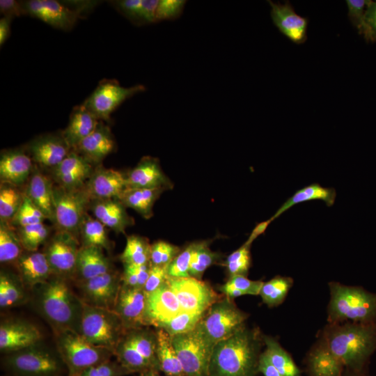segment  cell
<instances>
[{"label": "cell", "mask_w": 376, "mask_h": 376, "mask_svg": "<svg viewBox=\"0 0 376 376\" xmlns=\"http://www.w3.org/2000/svg\"><path fill=\"white\" fill-rule=\"evenodd\" d=\"M347 376H368L366 373L363 371L356 372L350 370V373Z\"/></svg>", "instance_id": "obj_64"}, {"label": "cell", "mask_w": 376, "mask_h": 376, "mask_svg": "<svg viewBox=\"0 0 376 376\" xmlns=\"http://www.w3.org/2000/svg\"><path fill=\"white\" fill-rule=\"evenodd\" d=\"M126 329L113 311L84 302L79 334L91 344L113 352Z\"/></svg>", "instance_id": "obj_7"}, {"label": "cell", "mask_w": 376, "mask_h": 376, "mask_svg": "<svg viewBox=\"0 0 376 376\" xmlns=\"http://www.w3.org/2000/svg\"><path fill=\"white\" fill-rule=\"evenodd\" d=\"M268 3L272 22L279 31L295 44L304 43L307 39L308 19L298 15L289 1Z\"/></svg>", "instance_id": "obj_21"}, {"label": "cell", "mask_w": 376, "mask_h": 376, "mask_svg": "<svg viewBox=\"0 0 376 376\" xmlns=\"http://www.w3.org/2000/svg\"><path fill=\"white\" fill-rule=\"evenodd\" d=\"M110 260L103 249L96 246H80L75 274L79 281L87 280L113 271Z\"/></svg>", "instance_id": "obj_28"}, {"label": "cell", "mask_w": 376, "mask_h": 376, "mask_svg": "<svg viewBox=\"0 0 376 376\" xmlns=\"http://www.w3.org/2000/svg\"><path fill=\"white\" fill-rule=\"evenodd\" d=\"M182 312L180 302L167 281L147 295L146 320L148 326L158 328Z\"/></svg>", "instance_id": "obj_19"}, {"label": "cell", "mask_w": 376, "mask_h": 376, "mask_svg": "<svg viewBox=\"0 0 376 376\" xmlns=\"http://www.w3.org/2000/svg\"><path fill=\"white\" fill-rule=\"evenodd\" d=\"M125 207L118 198L93 199L89 206L95 219L117 233H125L134 222Z\"/></svg>", "instance_id": "obj_26"}, {"label": "cell", "mask_w": 376, "mask_h": 376, "mask_svg": "<svg viewBox=\"0 0 376 376\" xmlns=\"http://www.w3.org/2000/svg\"><path fill=\"white\" fill-rule=\"evenodd\" d=\"M139 376H162L159 375V371L155 370H150L139 374Z\"/></svg>", "instance_id": "obj_63"}, {"label": "cell", "mask_w": 376, "mask_h": 376, "mask_svg": "<svg viewBox=\"0 0 376 376\" xmlns=\"http://www.w3.org/2000/svg\"><path fill=\"white\" fill-rule=\"evenodd\" d=\"M311 376H342V362L320 340L308 357Z\"/></svg>", "instance_id": "obj_31"}, {"label": "cell", "mask_w": 376, "mask_h": 376, "mask_svg": "<svg viewBox=\"0 0 376 376\" xmlns=\"http://www.w3.org/2000/svg\"><path fill=\"white\" fill-rule=\"evenodd\" d=\"M127 187L130 188L171 189V180L163 172L159 161L144 157L127 175Z\"/></svg>", "instance_id": "obj_23"}, {"label": "cell", "mask_w": 376, "mask_h": 376, "mask_svg": "<svg viewBox=\"0 0 376 376\" xmlns=\"http://www.w3.org/2000/svg\"><path fill=\"white\" fill-rule=\"evenodd\" d=\"M336 196L335 189L324 187L318 183H313L298 189L288 198L269 219L272 221L295 205L313 200L323 201L330 207L334 204Z\"/></svg>", "instance_id": "obj_33"}, {"label": "cell", "mask_w": 376, "mask_h": 376, "mask_svg": "<svg viewBox=\"0 0 376 376\" xmlns=\"http://www.w3.org/2000/svg\"><path fill=\"white\" fill-rule=\"evenodd\" d=\"M180 249L165 241H157L150 246V263L152 265L167 267L180 253Z\"/></svg>", "instance_id": "obj_51"}, {"label": "cell", "mask_w": 376, "mask_h": 376, "mask_svg": "<svg viewBox=\"0 0 376 376\" xmlns=\"http://www.w3.org/2000/svg\"><path fill=\"white\" fill-rule=\"evenodd\" d=\"M167 282L176 295L183 312L205 313L224 295L217 294L207 283L193 278H169Z\"/></svg>", "instance_id": "obj_13"}, {"label": "cell", "mask_w": 376, "mask_h": 376, "mask_svg": "<svg viewBox=\"0 0 376 376\" xmlns=\"http://www.w3.org/2000/svg\"><path fill=\"white\" fill-rule=\"evenodd\" d=\"M113 4L127 18L137 24L141 0L114 1Z\"/></svg>", "instance_id": "obj_56"}, {"label": "cell", "mask_w": 376, "mask_h": 376, "mask_svg": "<svg viewBox=\"0 0 376 376\" xmlns=\"http://www.w3.org/2000/svg\"><path fill=\"white\" fill-rule=\"evenodd\" d=\"M195 246V242L187 246L180 251L172 262L166 267V273L169 278L189 277L190 261Z\"/></svg>", "instance_id": "obj_52"}, {"label": "cell", "mask_w": 376, "mask_h": 376, "mask_svg": "<svg viewBox=\"0 0 376 376\" xmlns=\"http://www.w3.org/2000/svg\"><path fill=\"white\" fill-rule=\"evenodd\" d=\"M84 302L113 310L121 285V276L114 270L84 281H78Z\"/></svg>", "instance_id": "obj_15"}, {"label": "cell", "mask_w": 376, "mask_h": 376, "mask_svg": "<svg viewBox=\"0 0 376 376\" xmlns=\"http://www.w3.org/2000/svg\"><path fill=\"white\" fill-rule=\"evenodd\" d=\"M23 246L18 235L8 225L0 223V262L9 263L17 261L23 253Z\"/></svg>", "instance_id": "obj_43"}, {"label": "cell", "mask_w": 376, "mask_h": 376, "mask_svg": "<svg viewBox=\"0 0 376 376\" xmlns=\"http://www.w3.org/2000/svg\"><path fill=\"white\" fill-rule=\"evenodd\" d=\"M25 149L33 162L41 167L53 170L71 151L70 147L59 134H47L31 140Z\"/></svg>", "instance_id": "obj_16"}, {"label": "cell", "mask_w": 376, "mask_h": 376, "mask_svg": "<svg viewBox=\"0 0 376 376\" xmlns=\"http://www.w3.org/2000/svg\"><path fill=\"white\" fill-rule=\"evenodd\" d=\"M292 284V278L276 276L267 282H263L259 295L263 303L268 306H277L283 303Z\"/></svg>", "instance_id": "obj_42"}, {"label": "cell", "mask_w": 376, "mask_h": 376, "mask_svg": "<svg viewBox=\"0 0 376 376\" xmlns=\"http://www.w3.org/2000/svg\"><path fill=\"white\" fill-rule=\"evenodd\" d=\"M24 194H22L17 187L1 182L0 188V219L1 221L10 222L19 209Z\"/></svg>", "instance_id": "obj_45"}, {"label": "cell", "mask_w": 376, "mask_h": 376, "mask_svg": "<svg viewBox=\"0 0 376 376\" xmlns=\"http://www.w3.org/2000/svg\"><path fill=\"white\" fill-rule=\"evenodd\" d=\"M113 355L130 373H139L140 374L150 370H155L152 365L133 347L123 336L116 347Z\"/></svg>", "instance_id": "obj_39"}, {"label": "cell", "mask_w": 376, "mask_h": 376, "mask_svg": "<svg viewBox=\"0 0 376 376\" xmlns=\"http://www.w3.org/2000/svg\"><path fill=\"white\" fill-rule=\"evenodd\" d=\"M116 148V142L108 125L100 120L96 129L74 149L93 164L100 163Z\"/></svg>", "instance_id": "obj_25"}, {"label": "cell", "mask_w": 376, "mask_h": 376, "mask_svg": "<svg viewBox=\"0 0 376 376\" xmlns=\"http://www.w3.org/2000/svg\"><path fill=\"white\" fill-rule=\"evenodd\" d=\"M32 159L25 148H15L1 151L0 157V178L6 182L19 187L29 178L33 170Z\"/></svg>", "instance_id": "obj_24"}, {"label": "cell", "mask_w": 376, "mask_h": 376, "mask_svg": "<svg viewBox=\"0 0 376 376\" xmlns=\"http://www.w3.org/2000/svg\"><path fill=\"white\" fill-rule=\"evenodd\" d=\"M49 229L43 223H38L20 228L18 236L26 251H36L49 236Z\"/></svg>", "instance_id": "obj_46"}, {"label": "cell", "mask_w": 376, "mask_h": 376, "mask_svg": "<svg viewBox=\"0 0 376 376\" xmlns=\"http://www.w3.org/2000/svg\"><path fill=\"white\" fill-rule=\"evenodd\" d=\"M366 20L370 31L373 42L376 41V1L368 0Z\"/></svg>", "instance_id": "obj_59"}, {"label": "cell", "mask_w": 376, "mask_h": 376, "mask_svg": "<svg viewBox=\"0 0 376 376\" xmlns=\"http://www.w3.org/2000/svg\"><path fill=\"white\" fill-rule=\"evenodd\" d=\"M331 294L328 306L329 323L345 320L376 324V293L361 287L347 286L336 282L329 284Z\"/></svg>", "instance_id": "obj_4"}, {"label": "cell", "mask_w": 376, "mask_h": 376, "mask_svg": "<svg viewBox=\"0 0 376 376\" xmlns=\"http://www.w3.org/2000/svg\"><path fill=\"white\" fill-rule=\"evenodd\" d=\"M38 328L26 320L13 319L0 325V350L4 354L19 351L41 343Z\"/></svg>", "instance_id": "obj_17"}, {"label": "cell", "mask_w": 376, "mask_h": 376, "mask_svg": "<svg viewBox=\"0 0 376 376\" xmlns=\"http://www.w3.org/2000/svg\"><path fill=\"white\" fill-rule=\"evenodd\" d=\"M123 336L155 370L159 371L156 331L150 329L148 327L133 328L127 329Z\"/></svg>", "instance_id": "obj_32"}, {"label": "cell", "mask_w": 376, "mask_h": 376, "mask_svg": "<svg viewBox=\"0 0 376 376\" xmlns=\"http://www.w3.org/2000/svg\"><path fill=\"white\" fill-rule=\"evenodd\" d=\"M145 91L143 85L124 87L115 79H102L82 104L99 120L109 122L111 114L125 100Z\"/></svg>", "instance_id": "obj_12"}, {"label": "cell", "mask_w": 376, "mask_h": 376, "mask_svg": "<svg viewBox=\"0 0 376 376\" xmlns=\"http://www.w3.org/2000/svg\"><path fill=\"white\" fill-rule=\"evenodd\" d=\"M79 237L84 246H96L107 251L111 249L106 226L88 212L80 225Z\"/></svg>", "instance_id": "obj_38"}, {"label": "cell", "mask_w": 376, "mask_h": 376, "mask_svg": "<svg viewBox=\"0 0 376 376\" xmlns=\"http://www.w3.org/2000/svg\"><path fill=\"white\" fill-rule=\"evenodd\" d=\"M94 164L75 150L52 170L57 185L68 189L84 187L95 170Z\"/></svg>", "instance_id": "obj_20"}, {"label": "cell", "mask_w": 376, "mask_h": 376, "mask_svg": "<svg viewBox=\"0 0 376 376\" xmlns=\"http://www.w3.org/2000/svg\"><path fill=\"white\" fill-rule=\"evenodd\" d=\"M263 345L258 329L244 326L214 345L207 376H256Z\"/></svg>", "instance_id": "obj_1"}, {"label": "cell", "mask_w": 376, "mask_h": 376, "mask_svg": "<svg viewBox=\"0 0 376 376\" xmlns=\"http://www.w3.org/2000/svg\"><path fill=\"white\" fill-rule=\"evenodd\" d=\"M33 288L37 311L54 333L66 330L79 333L84 301L74 294L66 279L52 275Z\"/></svg>", "instance_id": "obj_3"}, {"label": "cell", "mask_w": 376, "mask_h": 376, "mask_svg": "<svg viewBox=\"0 0 376 376\" xmlns=\"http://www.w3.org/2000/svg\"><path fill=\"white\" fill-rule=\"evenodd\" d=\"M159 0H141L137 24L156 22V12Z\"/></svg>", "instance_id": "obj_57"}, {"label": "cell", "mask_w": 376, "mask_h": 376, "mask_svg": "<svg viewBox=\"0 0 376 376\" xmlns=\"http://www.w3.org/2000/svg\"><path fill=\"white\" fill-rule=\"evenodd\" d=\"M147 295L141 288L121 285L113 311L125 329L148 327L146 320Z\"/></svg>", "instance_id": "obj_18"}, {"label": "cell", "mask_w": 376, "mask_h": 376, "mask_svg": "<svg viewBox=\"0 0 376 376\" xmlns=\"http://www.w3.org/2000/svg\"><path fill=\"white\" fill-rule=\"evenodd\" d=\"M16 262L19 278L25 286L33 288L53 275L44 252H23Z\"/></svg>", "instance_id": "obj_27"}, {"label": "cell", "mask_w": 376, "mask_h": 376, "mask_svg": "<svg viewBox=\"0 0 376 376\" xmlns=\"http://www.w3.org/2000/svg\"><path fill=\"white\" fill-rule=\"evenodd\" d=\"M25 285L20 278L5 271L0 274V307L8 308L23 304L26 300Z\"/></svg>", "instance_id": "obj_37"}, {"label": "cell", "mask_w": 376, "mask_h": 376, "mask_svg": "<svg viewBox=\"0 0 376 376\" xmlns=\"http://www.w3.org/2000/svg\"><path fill=\"white\" fill-rule=\"evenodd\" d=\"M2 362L10 376H63L64 372L68 373L57 350L41 343L6 354Z\"/></svg>", "instance_id": "obj_5"}, {"label": "cell", "mask_w": 376, "mask_h": 376, "mask_svg": "<svg viewBox=\"0 0 376 376\" xmlns=\"http://www.w3.org/2000/svg\"><path fill=\"white\" fill-rule=\"evenodd\" d=\"M127 187L126 175L102 166L95 168L85 185L91 200L118 198Z\"/></svg>", "instance_id": "obj_22"}, {"label": "cell", "mask_w": 376, "mask_h": 376, "mask_svg": "<svg viewBox=\"0 0 376 376\" xmlns=\"http://www.w3.org/2000/svg\"><path fill=\"white\" fill-rule=\"evenodd\" d=\"M263 340L266 346L264 352L282 376H301L290 355L274 338L263 335Z\"/></svg>", "instance_id": "obj_36"}, {"label": "cell", "mask_w": 376, "mask_h": 376, "mask_svg": "<svg viewBox=\"0 0 376 376\" xmlns=\"http://www.w3.org/2000/svg\"><path fill=\"white\" fill-rule=\"evenodd\" d=\"M79 249L77 237L70 233L58 230L48 241L43 251L53 275L66 279L75 274Z\"/></svg>", "instance_id": "obj_14"}, {"label": "cell", "mask_w": 376, "mask_h": 376, "mask_svg": "<svg viewBox=\"0 0 376 376\" xmlns=\"http://www.w3.org/2000/svg\"><path fill=\"white\" fill-rule=\"evenodd\" d=\"M99 123L97 117L81 104L73 108L69 123L61 133L72 150L96 129Z\"/></svg>", "instance_id": "obj_29"}, {"label": "cell", "mask_w": 376, "mask_h": 376, "mask_svg": "<svg viewBox=\"0 0 376 376\" xmlns=\"http://www.w3.org/2000/svg\"><path fill=\"white\" fill-rule=\"evenodd\" d=\"M53 186L49 178L34 169L29 178L25 194L47 219L54 224Z\"/></svg>", "instance_id": "obj_30"}, {"label": "cell", "mask_w": 376, "mask_h": 376, "mask_svg": "<svg viewBox=\"0 0 376 376\" xmlns=\"http://www.w3.org/2000/svg\"><path fill=\"white\" fill-rule=\"evenodd\" d=\"M157 360L159 370L166 376H186L173 346L171 336L164 329L156 328Z\"/></svg>", "instance_id": "obj_35"}, {"label": "cell", "mask_w": 376, "mask_h": 376, "mask_svg": "<svg viewBox=\"0 0 376 376\" xmlns=\"http://www.w3.org/2000/svg\"><path fill=\"white\" fill-rule=\"evenodd\" d=\"M320 340L349 370L363 371L376 350V324L329 323Z\"/></svg>", "instance_id": "obj_2"}, {"label": "cell", "mask_w": 376, "mask_h": 376, "mask_svg": "<svg viewBox=\"0 0 376 376\" xmlns=\"http://www.w3.org/2000/svg\"><path fill=\"white\" fill-rule=\"evenodd\" d=\"M348 17L357 28L358 32L363 35L367 42H373L370 31L366 20V10L368 0H347Z\"/></svg>", "instance_id": "obj_49"}, {"label": "cell", "mask_w": 376, "mask_h": 376, "mask_svg": "<svg viewBox=\"0 0 376 376\" xmlns=\"http://www.w3.org/2000/svg\"><path fill=\"white\" fill-rule=\"evenodd\" d=\"M185 3V1L181 0H159L156 22L176 18L182 13Z\"/></svg>", "instance_id": "obj_54"}, {"label": "cell", "mask_w": 376, "mask_h": 376, "mask_svg": "<svg viewBox=\"0 0 376 376\" xmlns=\"http://www.w3.org/2000/svg\"><path fill=\"white\" fill-rule=\"evenodd\" d=\"M248 317L246 313L236 306L233 299L224 296L208 308L198 325L214 346L245 326Z\"/></svg>", "instance_id": "obj_8"}, {"label": "cell", "mask_w": 376, "mask_h": 376, "mask_svg": "<svg viewBox=\"0 0 376 376\" xmlns=\"http://www.w3.org/2000/svg\"><path fill=\"white\" fill-rule=\"evenodd\" d=\"M251 263L250 246L244 244L226 258L224 265L230 277L236 275L246 276Z\"/></svg>", "instance_id": "obj_48"}, {"label": "cell", "mask_w": 376, "mask_h": 376, "mask_svg": "<svg viewBox=\"0 0 376 376\" xmlns=\"http://www.w3.org/2000/svg\"><path fill=\"white\" fill-rule=\"evenodd\" d=\"M150 246L145 237L139 235L128 236L120 259L123 265L148 264L150 259Z\"/></svg>", "instance_id": "obj_41"}, {"label": "cell", "mask_w": 376, "mask_h": 376, "mask_svg": "<svg viewBox=\"0 0 376 376\" xmlns=\"http://www.w3.org/2000/svg\"><path fill=\"white\" fill-rule=\"evenodd\" d=\"M0 13L6 17L13 19L26 15L22 1L15 0H1Z\"/></svg>", "instance_id": "obj_58"}, {"label": "cell", "mask_w": 376, "mask_h": 376, "mask_svg": "<svg viewBox=\"0 0 376 376\" xmlns=\"http://www.w3.org/2000/svg\"><path fill=\"white\" fill-rule=\"evenodd\" d=\"M165 190L162 189L127 187L118 199L127 207H131L146 219L150 218L156 200Z\"/></svg>", "instance_id": "obj_34"}, {"label": "cell", "mask_w": 376, "mask_h": 376, "mask_svg": "<svg viewBox=\"0 0 376 376\" xmlns=\"http://www.w3.org/2000/svg\"><path fill=\"white\" fill-rule=\"evenodd\" d=\"M54 334L56 350L67 368L68 376H77L113 355L110 350L91 344L76 331L66 330Z\"/></svg>", "instance_id": "obj_6"}, {"label": "cell", "mask_w": 376, "mask_h": 376, "mask_svg": "<svg viewBox=\"0 0 376 376\" xmlns=\"http://www.w3.org/2000/svg\"><path fill=\"white\" fill-rule=\"evenodd\" d=\"M26 15L63 31L70 30L84 10L92 8L94 1L61 3L56 0H29L22 1Z\"/></svg>", "instance_id": "obj_11"}, {"label": "cell", "mask_w": 376, "mask_h": 376, "mask_svg": "<svg viewBox=\"0 0 376 376\" xmlns=\"http://www.w3.org/2000/svg\"><path fill=\"white\" fill-rule=\"evenodd\" d=\"M258 372L263 373L264 376H282L270 363L264 352L261 353L259 359Z\"/></svg>", "instance_id": "obj_60"}, {"label": "cell", "mask_w": 376, "mask_h": 376, "mask_svg": "<svg viewBox=\"0 0 376 376\" xmlns=\"http://www.w3.org/2000/svg\"><path fill=\"white\" fill-rule=\"evenodd\" d=\"M263 284L262 281H252L245 276L236 275L229 277L228 281L219 288L224 296L233 299L246 295H258Z\"/></svg>", "instance_id": "obj_44"}, {"label": "cell", "mask_w": 376, "mask_h": 376, "mask_svg": "<svg viewBox=\"0 0 376 376\" xmlns=\"http://www.w3.org/2000/svg\"><path fill=\"white\" fill-rule=\"evenodd\" d=\"M173 346L186 376H207L214 345L198 324L188 332L171 336Z\"/></svg>", "instance_id": "obj_9"}, {"label": "cell", "mask_w": 376, "mask_h": 376, "mask_svg": "<svg viewBox=\"0 0 376 376\" xmlns=\"http://www.w3.org/2000/svg\"><path fill=\"white\" fill-rule=\"evenodd\" d=\"M272 222L270 219L263 221L256 225L251 233L247 240L245 242V244L251 246V243L261 234H263L267 229L268 225Z\"/></svg>", "instance_id": "obj_62"}, {"label": "cell", "mask_w": 376, "mask_h": 376, "mask_svg": "<svg viewBox=\"0 0 376 376\" xmlns=\"http://www.w3.org/2000/svg\"><path fill=\"white\" fill-rule=\"evenodd\" d=\"M220 253L212 251L206 241L195 242L189 274L191 277L201 280L205 271L221 260Z\"/></svg>", "instance_id": "obj_40"}, {"label": "cell", "mask_w": 376, "mask_h": 376, "mask_svg": "<svg viewBox=\"0 0 376 376\" xmlns=\"http://www.w3.org/2000/svg\"><path fill=\"white\" fill-rule=\"evenodd\" d=\"M45 219L47 218L43 213L24 194L22 203L10 223L12 225L22 228L29 225L43 223Z\"/></svg>", "instance_id": "obj_50"}, {"label": "cell", "mask_w": 376, "mask_h": 376, "mask_svg": "<svg viewBox=\"0 0 376 376\" xmlns=\"http://www.w3.org/2000/svg\"><path fill=\"white\" fill-rule=\"evenodd\" d=\"M204 314L182 312L158 328L164 329L171 336L188 332L197 326Z\"/></svg>", "instance_id": "obj_47"}, {"label": "cell", "mask_w": 376, "mask_h": 376, "mask_svg": "<svg viewBox=\"0 0 376 376\" xmlns=\"http://www.w3.org/2000/svg\"><path fill=\"white\" fill-rule=\"evenodd\" d=\"M91 198L85 187L68 189L53 186L54 224L58 230H63L79 236V227L89 208Z\"/></svg>", "instance_id": "obj_10"}, {"label": "cell", "mask_w": 376, "mask_h": 376, "mask_svg": "<svg viewBox=\"0 0 376 376\" xmlns=\"http://www.w3.org/2000/svg\"><path fill=\"white\" fill-rule=\"evenodd\" d=\"M12 19L3 17L0 19V45L2 46L10 36Z\"/></svg>", "instance_id": "obj_61"}, {"label": "cell", "mask_w": 376, "mask_h": 376, "mask_svg": "<svg viewBox=\"0 0 376 376\" xmlns=\"http://www.w3.org/2000/svg\"><path fill=\"white\" fill-rule=\"evenodd\" d=\"M130 374L118 361L110 359L89 367L77 376H123Z\"/></svg>", "instance_id": "obj_53"}, {"label": "cell", "mask_w": 376, "mask_h": 376, "mask_svg": "<svg viewBox=\"0 0 376 376\" xmlns=\"http://www.w3.org/2000/svg\"><path fill=\"white\" fill-rule=\"evenodd\" d=\"M167 279L166 267L155 266L150 264L149 276L142 289L148 295L159 288L167 281Z\"/></svg>", "instance_id": "obj_55"}]
</instances>
